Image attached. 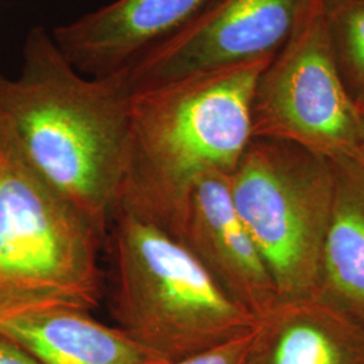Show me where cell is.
<instances>
[{
    "instance_id": "cell-12",
    "label": "cell",
    "mask_w": 364,
    "mask_h": 364,
    "mask_svg": "<svg viewBox=\"0 0 364 364\" xmlns=\"http://www.w3.org/2000/svg\"><path fill=\"white\" fill-rule=\"evenodd\" d=\"M332 164L336 186L321 277L341 308L364 323V171L351 161Z\"/></svg>"
},
{
    "instance_id": "cell-14",
    "label": "cell",
    "mask_w": 364,
    "mask_h": 364,
    "mask_svg": "<svg viewBox=\"0 0 364 364\" xmlns=\"http://www.w3.org/2000/svg\"><path fill=\"white\" fill-rule=\"evenodd\" d=\"M252 333L254 329L239 338L221 344L219 347L169 364H242L250 347Z\"/></svg>"
},
{
    "instance_id": "cell-6",
    "label": "cell",
    "mask_w": 364,
    "mask_h": 364,
    "mask_svg": "<svg viewBox=\"0 0 364 364\" xmlns=\"http://www.w3.org/2000/svg\"><path fill=\"white\" fill-rule=\"evenodd\" d=\"M254 138L294 144L332 162L359 161L364 115L338 72L326 0H306L263 69L252 100Z\"/></svg>"
},
{
    "instance_id": "cell-9",
    "label": "cell",
    "mask_w": 364,
    "mask_h": 364,
    "mask_svg": "<svg viewBox=\"0 0 364 364\" xmlns=\"http://www.w3.org/2000/svg\"><path fill=\"white\" fill-rule=\"evenodd\" d=\"M208 0H112L54 27L53 38L66 60L91 77L124 72L144 53L170 38Z\"/></svg>"
},
{
    "instance_id": "cell-7",
    "label": "cell",
    "mask_w": 364,
    "mask_h": 364,
    "mask_svg": "<svg viewBox=\"0 0 364 364\" xmlns=\"http://www.w3.org/2000/svg\"><path fill=\"white\" fill-rule=\"evenodd\" d=\"M306 0H208L195 18L122 72L131 92L270 57Z\"/></svg>"
},
{
    "instance_id": "cell-13",
    "label": "cell",
    "mask_w": 364,
    "mask_h": 364,
    "mask_svg": "<svg viewBox=\"0 0 364 364\" xmlns=\"http://www.w3.org/2000/svg\"><path fill=\"white\" fill-rule=\"evenodd\" d=\"M326 23L340 76L364 115V0H326Z\"/></svg>"
},
{
    "instance_id": "cell-8",
    "label": "cell",
    "mask_w": 364,
    "mask_h": 364,
    "mask_svg": "<svg viewBox=\"0 0 364 364\" xmlns=\"http://www.w3.org/2000/svg\"><path fill=\"white\" fill-rule=\"evenodd\" d=\"M173 236L257 318L278 301L269 269L235 210L230 176L212 174L196 183Z\"/></svg>"
},
{
    "instance_id": "cell-11",
    "label": "cell",
    "mask_w": 364,
    "mask_h": 364,
    "mask_svg": "<svg viewBox=\"0 0 364 364\" xmlns=\"http://www.w3.org/2000/svg\"><path fill=\"white\" fill-rule=\"evenodd\" d=\"M0 333L42 364H169L119 326L57 304L0 306Z\"/></svg>"
},
{
    "instance_id": "cell-16",
    "label": "cell",
    "mask_w": 364,
    "mask_h": 364,
    "mask_svg": "<svg viewBox=\"0 0 364 364\" xmlns=\"http://www.w3.org/2000/svg\"><path fill=\"white\" fill-rule=\"evenodd\" d=\"M362 169H363L364 171V141L363 144H362V150H360V156H359V161L356 162Z\"/></svg>"
},
{
    "instance_id": "cell-5",
    "label": "cell",
    "mask_w": 364,
    "mask_h": 364,
    "mask_svg": "<svg viewBox=\"0 0 364 364\" xmlns=\"http://www.w3.org/2000/svg\"><path fill=\"white\" fill-rule=\"evenodd\" d=\"M335 186L332 161L259 138L230 176L235 210L269 269L278 299L317 291Z\"/></svg>"
},
{
    "instance_id": "cell-15",
    "label": "cell",
    "mask_w": 364,
    "mask_h": 364,
    "mask_svg": "<svg viewBox=\"0 0 364 364\" xmlns=\"http://www.w3.org/2000/svg\"><path fill=\"white\" fill-rule=\"evenodd\" d=\"M0 364H42L13 338L0 333Z\"/></svg>"
},
{
    "instance_id": "cell-2",
    "label": "cell",
    "mask_w": 364,
    "mask_h": 364,
    "mask_svg": "<svg viewBox=\"0 0 364 364\" xmlns=\"http://www.w3.org/2000/svg\"><path fill=\"white\" fill-rule=\"evenodd\" d=\"M274 55L131 92L117 209L174 234L193 186L231 176L252 141V100Z\"/></svg>"
},
{
    "instance_id": "cell-3",
    "label": "cell",
    "mask_w": 364,
    "mask_h": 364,
    "mask_svg": "<svg viewBox=\"0 0 364 364\" xmlns=\"http://www.w3.org/2000/svg\"><path fill=\"white\" fill-rule=\"evenodd\" d=\"M117 326L170 363L239 338L258 318L224 293L169 232L117 209L107 239Z\"/></svg>"
},
{
    "instance_id": "cell-10",
    "label": "cell",
    "mask_w": 364,
    "mask_h": 364,
    "mask_svg": "<svg viewBox=\"0 0 364 364\" xmlns=\"http://www.w3.org/2000/svg\"><path fill=\"white\" fill-rule=\"evenodd\" d=\"M242 364H364V323L309 294L260 316Z\"/></svg>"
},
{
    "instance_id": "cell-4",
    "label": "cell",
    "mask_w": 364,
    "mask_h": 364,
    "mask_svg": "<svg viewBox=\"0 0 364 364\" xmlns=\"http://www.w3.org/2000/svg\"><path fill=\"white\" fill-rule=\"evenodd\" d=\"M105 242L0 130V306L57 304L92 312L103 294Z\"/></svg>"
},
{
    "instance_id": "cell-1",
    "label": "cell",
    "mask_w": 364,
    "mask_h": 364,
    "mask_svg": "<svg viewBox=\"0 0 364 364\" xmlns=\"http://www.w3.org/2000/svg\"><path fill=\"white\" fill-rule=\"evenodd\" d=\"M22 55L18 77L0 75V130L107 239L124 176L130 88L122 73L78 72L45 27L27 33Z\"/></svg>"
}]
</instances>
